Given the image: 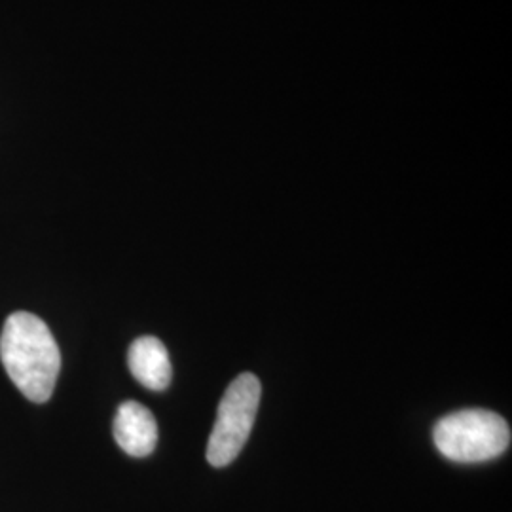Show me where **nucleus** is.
<instances>
[{"label":"nucleus","instance_id":"nucleus-1","mask_svg":"<svg viewBox=\"0 0 512 512\" xmlns=\"http://www.w3.org/2000/svg\"><path fill=\"white\" fill-rule=\"evenodd\" d=\"M0 359L12 384L31 403H48L61 370V351L48 325L29 311L12 313L0 334Z\"/></svg>","mask_w":512,"mask_h":512},{"label":"nucleus","instance_id":"nucleus-2","mask_svg":"<svg viewBox=\"0 0 512 512\" xmlns=\"http://www.w3.org/2000/svg\"><path fill=\"white\" fill-rule=\"evenodd\" d=\"M433 440L440 454L456 463L499 458L511 446V427L490 410H459L435 425Z\"/></svg>","mask_w":512,"mask_h":512},{"label":"nucleus","instance_id":"nucleus-3","mask_svg":"<svg viewBox=\"0 0 512 512\" xmlns=\"http://www.w3.org/2000/svg\"><path fill=\"white\" fill-rule=\"evenodd\" d=\"M260 393L258 378L249 372L228 385L207 444V461L213 467H226L238 458L253 431Z\"/></svg>","mask_w":512,"mask_h":512},{"label":"nucleus","instance_id":"nucleus-4","mask_svg":"<svg viewBox=\"0 0 512 512\" xmlns=\"http://www.w3.org/2000/svg\"><path fill=\"white\" fill-rule=\"evenodd\" d=\"M118 446L131 458H147L158 442V423L147 406L135 401L120 404L112 423Z\"/></svg>","mask_w":512,"mask_h":512},{"label":"nucleus","instance_id":"nucleus-5","mask_svg":"<svg viewBox=\"0 0 512 512\" xmlns=\"http://www.w3.org/2000/svg\"><path fill=\"white\" fill-rule=\"evenodd\" d=\"M133 378L152 391H164L171 384V361L164 344L154 336L137 338L128 351Z\"/></svg>","mask_w":512,"mask_h":512}]
</instances>
